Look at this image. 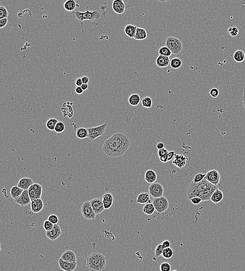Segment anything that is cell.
<instances>
[{
	"instance_id": "cell-1",
	"label": "cell",
	"mask_w": 245,
	"mask_h": 271,
	"mask_svg": "<svg viewBox=\"0 0 245 271\" xmlns=\"http://www.w3.org/2000/svg\"><path fill=\"white\" fill-rule=\"evenodd\" d=\"M131 145L128 137L123 133L117 132L105 141L102 150L110 158L122 156Z\"/></svg>"
},
{
	"instance_id": "cell-2",
	"label": "cell",
	"mask_w": 245,
	"mask_h": 271,
	"mask_svg": "<svg viewBox=\"0 0 245 271\" xmlns=\"http://www.w3.org/2000/svg\"><path fill=\"white\" fill-rule=\"evenodd\" d=\"M89 8V7H87L86 11L84 12L79 11V10L74 11L72 12L73 16L76 21L81 23L83 33H84L83 28V22L84 21H87L91 24L98 26V24H100L102 21L104 20L106 16V11L97 10L90 11Z\"/></svg>"
},
{
	"instance_id": "cell-3",
	"label": "cell",
	"mask_w": 245,
	"mask_h": 271,
	"mask_svg": "<svg viewBox=\"0 0 245 271\" xmlns=\"http://www.w3.org/2000/svg\"><path fill=\"white\" fill-rule=\"evenodd\" d=\"M86 263L91 271H102L106 267V258L99 252H93L87 258Z\"/></svg>"
},
{
	"instance_id": "cell-4",
	"label": "cell",
	"mask_w": 245,
	"mask_h": 271,
	"mask_svg": "<svg viewBox=\"0 0 245 271\" xmlns=\"http://www.w3.org/2000/svg\"><path fill=\"white\" fill-rule=\"evenodd\" d=\"M214 186L215 185L212 184L205 178L199 183H194L192 181L187 188V196L188 199L190 200L193 197H196V194L199 193L209 190Z\"/></svg>"
},
{
	"instance_id": "cell-5",
	"label": "cell",
	"mask_w": 245,
	"mask_h": 271,
	"mask_svg": "<svg viewBox=\"0 0 245 271\" xmlns=\"http://www.w3.org/2000/svg\"><path fill=\"white\" fill-rule=\"evenodd\" d=\"M165 46L172 52V54L178 55L183 51V45L181 40L175 37H169L165 41Z\"/></svg>"
},
{
	"instance_id": "cell-6",
	"label": "cell",
	"mask_w": 245,
	"mask_h": 271,
	"mask_svg": "<svg viewBox=\"0 0 245 271\" xmlns=\"http://www.w3.org/2000/svg\"><path fill=\"white\" fill-rule=\"evenodd\" d=\"M107 126V124L105 123L104 124L101 125L99 126L87 128L89 132L88 139L91 141H93L96 139V138L103 135L106 131Z\"/></svg>"
},
{
	"instance_id": "cell-7",
	"label": "cell",
	"mask_w": 245,
	"mask_h": 271,
	"mask_svg": "<svg viewBox=\"0 0 245 271\" xmlns=\"http://www.w3.org/2000/svg\"><path fill=\"white\" fill-rule=\"evenodd\" d=\"M81 211L83 217L86 220H93L97 215L92 207L90 201H86L82 204Z\"/></svg>"
},
{
	"instance_id": "cell-8",
	"label": "cell",
	"mask_w": 245,
	"mask_h": 271,
	"mask_svg": "<svg viewBox=\"0 0 245 271\" xmlns=\"http://www.w3.org/2000/svg\"><path fill=\"white\" fill-rule=\"evenodd\" d=\"M152 203L154 205L156 211L159 213H164L169 207L168 199L164 196L159 198H154Z\"/></svg>"
},
{
	"instance_id": "cell-9",
	"label": "cell",
	"mask_w": 245,
	"mask_h": 271,
	"mask_svg": "<svg viewBox=\"0 0 245 271\" xmlns=\"http://www.w3.org/2000/svg\"><path fill=\"white\" fill-rule=\"evenodd\" d=\"M149 194L153 198L162 197L164 194V187L162 184L159 183H154L149 187Z\"/></svg>"
},
{
	"instance_id": "cell-10",
	"label": "cell",
	"mask_w": 245,
	"mask_h": 271,
	"mask_svg": "<svg viewBox=\"0 0 245 271\" xmlns=\"http://www.w3.org/2000/svg\"><path fill=\"white\" fill-rule=\"evenodd\" d=\"M28 191L31 200L41 199L42 194V188L39 184L34 183L29 188Z\"/></svg>"
},
{
	"instance_id": "cell-11",
	"label": "cell",
	"mask_w": 245,
	"mask_h": 271,
	"mask_svg": "<svg viewBox=\"0 0 245 271\" xmlns=\"http://www.w3.org/2000/svg\"><path fill=\"white\" fill-rule=\"evenodd\" d=\"M204 178L212 184L217 186L221 179V175L216 169H212L206 173Z\"/></svg>"
},
{
	"instance_id": "cell-12",
	"label": "cell",
	"mask_w": 245,
	"mask_h": 271,
	"mask_svg": "<svg viewBox=\"0 0 245 271\" xmlns=\"http://www.w3.org/2000/svg\"><path fill=\"white\" fill-rule=\"evenodd\" d=\"M61 234H62L61 228L58 224H55L52 230L45 232L46 236L52 241H54L58 239Z\"/></svg>"
},
{
	"instance_id": "cell-13",
	"label": "cell",
	"mask_w": 245,
	"mask_h": 271,
	"mask_svg": "<svg viewBox=\"0 0 245 271\" xmlns=\"http://www.w3.org/2000/svg\"><path fill=\"white\" fill-rule=\"evenodd\" d=\"M91 205L96 215L99 214L105 210L102 200L99 198H94L91 200Z\"/></svg>"
},
{
	"instance_id": "cell-14",
	"label": "cell",
	"mask_w": 245,
	"mask_h": 271,
	"mask_svg": "<svg viewBox=\"0 0 245 271\" xmlns=\"http://www.w3.org/2000/svg\"><path fill=\"white\" fill-rule=\"evenodd\" d=\"M31 201L32 200L29 197L28 190H24L22 194H21V196L16 199L14 200L15 203H17L22 207H25L29 205V203H31Z\"/></svg>"
},
{
	"instance_id": "cell-15",
	"label": "cell",
	"mask_w": 245,
	"mask_h": 271,
	"mask_svg": "<svg viewBox=\"0 0 245 271\" xmlns=\"http://www.w3.org/2000/svg\"><path fill=\"white\" fill-rule=\"evenodd\" d=\"M113 11L118 14H122L126 10V5L122 0H114L112 4Z\"/></svg>"
},
{
	"instance_id": "cell-16",
	"label": "cell",
	"mask_w": 245,
	"mask_h": 271,
	"mask_svg": "<svg viewBox=\"0 0 245 271\" xmlns=\"http://www.w3.org/2000/svg\"><path fill=\"white\" fill-rule=\"evenodd\" d=\"M44 204L42 199L32 200L30 203L31 211L34 213H39L43 209Z\"/></svg>"
},
{
	"instance_id": "cell-17",
	"label": "cell",
	"mask_w": 245,
	"mask_h": 271,
	"mask_svg": "<svg viewBox=\"0 0 245 271\" xmlns=\"http://www.w3.org/2000/svg\"><path fill=\"white\" fill-rule=\"evenodd\" d=\"M59 266L64 271H73L77 267V263H71L65 261L60 258L58 260Z\"/></svg>"
},
{
	"instance_id": "cell-18",
	"label": "cell",
	"mask_w": 245,
	"mask_h": 271,
	"mask_svg": "<svg viewBox=\"0 0 245 271\" xmlns=\"http://www.w3.org/2000/svg\"><path fill=\"white\" fill-rule=\"evenodd\" d=\"M61 259L65 261L76 263L77 262V258L76 253L71 250H68L63 253L61 256Z\"/></svg>"
},
{
	"instance_id": "cell-19",
	"label": "cell",
	"mask_w": 245,
	"mask_h": 271,
	"mask_svg": "<svg viewBox=\"0 0 245 271\" xmlns=\"http://www.w3.org/2000/svg\"><path fill=\"white\" fill-rule=\"evenodd\" d=\"M34 184L32 178L29 177H24L18 181L17 186L23 190H29V188Z\"/></svg>"
},
{
	"instance_id": "cell-20",
	"label": "cell",
	"mask_w": 245,
	"mask_h": 271,
	"mask_svg": "<svg viewBox=\"0 0 245 271\" xmlns=\"http://www.w3.org/2000/svg\"><path fill=\"white\" fill-rule=\"evenodd\" d=\"M102 200L103 202L104 207L105 210L109 209L112 207L113 204V195L110 193H107L102 196Z\"/></svg>"
},
{
	"instance_id": "cell-21",
	"label": "cell",
	"mask_w": 245,
	"mask_h": 271,
	"mask_svg": "<svg viewBox=\"0 0 245 271\" xmlns=\"http://www.w3.org/2000/svg\"><path fill=\"white\" fill-rule=\"evenodd\" d=\"M170 60L169 57H164L159 55L156 60V64L159 68L166 67L170 64Z\"/></svg>"
},
{
	"instance_id": "cell-22",
	"label": "cell",
	"mask_w": 245,
	"mask_h": 271,
	"mask_svg": "<svg viewBox=\"0 0 245 271\" xmlns=\"http://www.w3.org/2000/svg\"><path fill=\"white\" fill-rule=\"evenodd\" d=\"M157 176L156 172L152 169H148L146 171L144 175V178L147 183L153 184L157 180Z\"/></svg>"
},
{
	"instance_id": "cell-23",
	"label": "cell",
	"mask_w": 245,
	"mask_h": 271,
	"mask_svg": "<svg viewBox=\"0 0 245 271\" xmlns=\"http://www.w3.org/2000/svg\"><path fill=\"white\" fill-rule=\"evenodd\" d=\"M223 197H224V194H223L222 190L217 188L212 194L210 200L213 203L217 204L222 200Z\"/></svg>"
},
{
	"instance_id": "cell-24",
	"label": "cell",
	"mask_w": 245,
	"mask_h": 271,
	"mask_svg": "<svg viewBox=\"0 0 245 271\" xmlns=\"http://www.w3.org/2000/svg\"><path fill=\"white\" fill-rule=\"evenodd\" d=\"M79 8V5L76 4L74 0H66L63 3V8L66 11L69 12H73L76 8Z\"/></svg>"
},
{
	"instance_id": "cell-25",
	"label": "cell",
	"mask_w": 245,
	"mask_h": 271,
	"mask_svg": "<svg viewBox=\"0 0 245 271\" xmlns=\"http://www.w3.org/2000/svg\"><path fill=\"white\" fill-rule=\"evenodd\" d=\"M147 32L146 29L141 27H138L136 31V35L134 39L136 40H143L147 38Z\"/></svg>"
},
{
	"instance_id": "cell-26",
	"label": "cell",
	"mask_w": 245,
	"mask_h": 271,
	"mask_svg": "<svg viewBox=\"0 0 245 271\" xmlns=\"http://www.w3.org/2000/svg\"><path fill=\"white\" fill-rule=\"evenodd\" d=\"M151 201L150 194L147 192H142L139 194L136 199L137 203L141 204H145Z\"/></svg>"
},
{
	"instance_id": "cell-27",
	"label": "cell",
	"mask_w": 245,
	"mask_h": 271,
	"mask_svg": "<svg viewBox=\"0 0 245 271\" xmlns=\"http://www.w3.org/2000/svg\"><path fill=\"white\" fill-rule=\"evenodd\" d=\"M137 28H138L137 27L133 24H127L126 26L125 27V29H124L125 34L129 38H134L135 35H136V31Z\"/></svg>"
},
{
	"instance_id": "cell-28",
	"label": "cell",
	"mask_w": 245,
	"mask_h": 271,
	"mask_svg": "<svg viewBox=\"0 0 245 271\" xmlns=\"http://www.w3.org/2000/svg\"><path fill=\"white\" fill-rule=\"evenodd\" d=\"M24 190L19 188L18 186H14L12 187L10 190V194L12 198L14 200H16L21 196Z\"/></svg>"
},
{
	"instance_id": "cell-29",
	"label": "cell",
	"mask_w": 245,
	"mask_h": 271,
	"mask_svg": "<svg viewBox=\"0 0 245 271\" xmlns=\"http://www.w3.org/2000/svg\"><path fill=\"white\" fill-rule=\"evenodd\" d=\"M129 103L131 106H136L139 104L141 102V97L139 94L134 93L130 95L128 99Z\"/></svg>"
},
{
	"instance_id": "cell-30",
	"label": "cell",
	"mask_w": 245,
	"mask_h": 271,
	"mask_svg": "<svg viewBox=\"0 0 245 271\" xmlns=\"http://www.w3.org/2000/svg\"><path fill=\"white\" fill-rule=\"evenodd\" d=\"M76 135L79 139H83L89 137V132L87 128L80 127L76 130Z\"/></svg>"
},
{
	"instance_id": "cell-31",
	"label": "cell",
	"mask_w": 245,
	"mask_h": 271,
	"mask_svg": "<svg viewBox=\"0 0 245 271\" xmlns=\"http://www.w3.org/2000/svg\"><path fill=\"white\" fill-rule=\"evenodd\" d=\"M233 58L237 63H241L245 60V53L241 50H238L235 52Z\"/></svg>"
},
{
	"instance_id": "cell-32",
	"label": "cell",
	"mask_w": 245,
	"mask_h": 271,
	"mask_svg": "<svg viewBox=\"0 0 245 271\" xmlns=\"http://www.w3.org/2000/svg\"><path fill=\"white\" fill-rule=\"evenodd\" d=\"M155 208L154 205L153 204V203H147L145 204L143 207V211L145 214L150 215L153 214L154 213L155 211Z\"/></svg>"
},
{
	"instance_id": "cell-33",
	"label": "cell",
	"mask_w": 245,
	"mask_h": 271,
	"mask_svg": "<svg viewBox=\"0 0 245 271\" xmlns=\"http://www.w3.org/2000/svg\"><path fill=\"white\" fill-rule=\"evenodd\" d=\"M182 60L178 57H173L170 60V65L173 69H178L182 66Z\"/></svg>"
},
{
	"instance_id": "cell-34",
	"label": "cell",
	"mask_w": 245,
	"mask_h": 271,
	"mask_svg": "<svg viewBox=\"0 0 245 271\" xmlns=\"http://www.w3.org/2000/svg\"><path fill=\"white\" fill-rule=\"evenodd\" d=\"M186 158H185V156L183 155H175V159L173 161V164H175L176 166H177L178 168H179L180 166V162H181V163L185 166L186 163Z\"/></svg>"
},
{
	"instance_id": "cell-35",
	"label": "cell",
	"mask_w": 245,
	"mask_h": 271,
	"mask_svg": "<svg viewBox=\"0 0 245 271\" xmlns=\"http://www.w3.org/2000/svg\"><path fill=\"white\" fill-rule=\"evenodd\" d=\"M58 122V120H57V119H54V118L49 119L45 122L46 127L49 130H51V131L55 130V126Z\"/></svg>"
},
{
	"instance_id": "cell-36",
	"label": "cell",
	"mask_w": 245,
	"mask_h": 271,
	"mask_svg": "<svg viewBox=\"0 0 245 271\" xmlns=\"http://www.w3.org/2000/svg\"><path fill=\"white\" fill-rule=\"evenodd\" d=\"M159 54L164 57H169L172 55V52L166 46H163L159 50Z\"/></svg>"
},
{
	"instance_id": "cell-37",
	"label": "cell",
	"mask_w": 245,
	"mask_h": 271,
	"mask_svg": "<svg viewBox=\"0 0 245 271\" xmlns=\"http://www.w3.org/2000/svg\"><path fill=\"white\" fill-rule=\"evenodd\" d=\"M142 106L146 109H150L152 106V99L150 97H145L141 101Z\"/></svg>"
},
{
	"instance_id": "cell-38",
	"label": "cell",
	"mask_w": 245,
	"mask_h": 271,
	"mask_svg": "<svg viewBox=\"0 0 245 271\" xmlns=\"http://www.w3.org/2000/svg\"><path fill=\"white\" fill-rule=\"evenodd\" d=\"M173 251L170 248H165L163 252L162 256L165 259H168L173 257Z\"/></svg>"
},
{
	"instance_id": "cell-39",
	"label": "cell",
	"mask_w": 245,
	"mask_h": 271,
	"mask_svg": "<svg viewBox=\"0 0 245 271\" xmlns=\"http://www.w3.org/2000/svg\"><path fill=\"white\" fill-rule=\"evenodd\" d=\"M65 129V125L64 122L59 121L55 127V132L58 134H61L64 132Z\"/></svg>"
},
{
	"instance_id": "cell-40",
	"label": "cell",
	"mask_w": 245,
	"mask_h": 271,
	"mask_svg": "<svg viewBox=\"0 0 245 271\" xmlns=\"http://www.w3.org/2000/svg\"><path fill=\"white\" fill-rule=\"evenodd\" d=\"M8 10L4 6H0V19L8 18Z\"/></svg>"
},
{
	"instance_id": "cell-41",
	"label": "cell",
	"mask_w": 245,
	"mask_h": 271,
	"mask_svg": "<svg viewBox=\"0 0 245 271\" xmlns=\"http://www.w3.org/2000/svg\"><path fill=\"white\" fill-rule=\"evenodd\" d=\"M206 174H198L196 175H195L192 181L194 183H199L200 181H201L202 180L204 179V178L206 177Z\"/></svg>"
},
{
	"instance_id": "cell-42",
	"label": "cell",
	"mask_w": 245,
	"mask_h": 271,
	"mask_svg": "<svg viewBox=\"0 0 245 271\" xmlns=\"http://www.w3.org/2000/svg\"><path fill=\"white\" fill-rule=\"evenodd\" d=\"M164 249V248L163 247L162 244L157 245V246L156 248H155V256L156 258H158L159 256H162L163 252Z\"/></svg>"
},
{
	"instance_id": "cell-43",
	"label": "cell",
	"mask_w": 245,
	"mask_h": 271,
	"mask_svg": "<svg viewBox=\"0 0 245 271\" xmlns=\"http://www.w3.org/2000/svg\"><path fill=\"white\" fill-rule=\"evenodd\" d=\"M159 269L160 271H170L172 266L168 262H163L160 264Z\"/></svg>"
},
{
	"instance_id": "cell-44",
	"label": "cell",
	"mask_w": 245,
	"mask_h": 271,
	"mask_svg": "<svg viewBox=\"0 0 245 271\" xmlns=\"http://www.w3.org/2000/svg\"><path fill=\"white\" fill-rule=\"evenodd\" d=\"M228 32L230 36L233 37H235L237 36L239 34V29L237 27H230L228 29Z\"/></svg>"
},
{
	"instance_id": "cell-45",
	"label": "cell",
	"mask_w": 245,
	"mask_h": 271,
	"mask_svg": "<svg viewBox=\"0 0 245 271\" xmlns=\"http://www.w3.org/2000/svg\"><path fill=\"white\" fill-rule=\"evenodd\" d=\"M53 226H54V224H52L48 220H45L43 223V228L45 230V232L52 230L53 228Z\"/></svg>"
},
{
	"instance_id": "cell-46",
	"label": "cell",
	"mask_w": 245,
	"mask_h": 271,
	"mask_svg": "<svg viewBox=\"0 0 245 271\" xmlns=\"http://www.w3.org/2000/svg\"><path fill=\"white\" fill-rule=\"evenodd\" d=\"M48 220L54 225L58 224L59 222V217L56 215L51 214L48 217Z\"/></svg>"
},
{
	"instance_id": "cell-47",
	"label": "cell",
	"mask_w": 245,
	"mask_h": 271,
	"mask_svg": "<svg viewBox=\"0 0 245 271\" xmlns=\"http://www.w3.org/2000/svg\"><path fill=\"white\" fill-rule=\"evenodd\" d=\"M210 94L212 98H216L219 96V91L216 88H212L210 91Z\"/></svg>"
},
{
	"instance_id": "cell-48",
	"label": "cell",
	"mask_w": 245,
	"mask_h": 271,
	"mask_svg": "<svg viewBox=\"0 0 245 271\" xmlns=\"http://www.w3.org/2000/svg\"><path fill=\"white\" fill-rule=\"evenodd\" d=\"M168 152H169V151L166 148H164L163 149L158 150V155H159V158L161 156H166V155H168Z\"/></svg>"
},
{
	"instance_id": "cell-49",
	"label": "cell",
	"mask_w": 245,
	"mask_h": 271,
	"mask_svg": "<svg viewBox=\"0 0 245 271\" xmlns=\"http://www.w3.org/2000/svg\"><path fill=\"white\" fill-rule=\"evenodd\" d=\"M190 200L193 204H199L202 202V199L198 197H193Z\"/></svg>"
},
{
	"instance_id": "cell-50",
	"label": "cell",
	"mask_w": 245,
	"mask_h": 271,
	"mask_svg": "<svg viewBox=\"0 0 245 271\" xmlns=\"http://www.w3.org/2000/svg\"><path fill=\"white\" fill-rule=\"evenodd\" d=\"M8 23V18L0 19V28L2 29L3 28H4V27L6 26V25Z\"/></svg>"
},
{
	"instance_id": "cell-51",
	"label": "cell",
	"mask_w": 245,
	"mask_h": 271,
	"mask_svg": "<svg viewBox=\"0 0 245 271\" xmlns=\"http://www.w3.org/2000/svg\"><path fill=\"white\" fill-rule=\"evenodd\" d=\"M176 152L174 151H169L168 154V161H169L170 160H172L174 156H175Z\"/></svg>"
},
{
	"instance_id": "cell-52",
	"label": "cell",
	"mask_w": 245,
	"mask_h": 271,
	"mask_svg": "<svg viewBox=\"0 0 245 271\" xmlns=\"http://www.w3.org/2000/svg\"><path fill=\"white\" fill-rule=\"evenodd\" d=\"M162 245L164 249L169 248L170 246V242L168 240H164L163 242Z\"/></svg>"
},
{
	"instance_id": "cell-53",
	"label": "cell",
	"mask_w": 245,
	"mask_h": 271,
	"mask_svg": "<svg viewBox=\"0 0 245 271\" xmlns=\"http://www.w3.org/2000/svg\"><path fill=\"white\" fill-rule=\"evenodd\" d=\"M75 84H76V86L77 87H81L82 84H83L82 78H78L76 79V81H75Z\"/></svg>"
},
{
	"instance_id": "cell-54",
	"label": "cell",
	"mask_w": 245,
	"mask_h": 271,
	"mask_svg": "<svg viewBox=\"0 0 245 271\" xmlns=\"http://www.w3.org/2000/svg\"><path fill=\"white\" fill-rule=\"evenodd\" d=\"M75 91H76V93L77 94H81L84 92V90L82 89L81 87H76L75 88Z\"/></svg>"
},
{
	"instance_id": "cell-55",
	"label": "cell",
	"mask_w": 245,
	"mask_h": 271,
	"mask_svg": "<svg viewBox=\"0 0 245 271\" xmlns=\"http://www.w3.org/2000/svg\"><path fill=\"white\" fill-rule=\"evenodd\" d=\"M159 160H160V161L162 162H163V163H166V162H168V155L161 156V157H159Z\"/></svg>"
},
{
	"instance_id": "cell-56",
	"label": "cell",
	"mask_w": 245,
	"mask_h": 271,
	"mask_svg": "<svg viewBox=\"0 0 245 271\" xmlns=\"http://www.w3.org/2000/svg\"><path fill=\"white\" fill-rule=\"evenodd\" d=\"M164 146H165V145H164V143H163V142H159V143H157V149H158V150H160V149H163V148H164Z\"/></svg>"
},
{
	"instance_id": "cell-57",
	"label": "cell",
	"mask_w": 245,
	"mask_h": 271,
	"mask_svg": "<svg viewBox=\"0 0 245 271\" xmlns=\"http://www.w3.org/2000/svg\"><path fill=\"white\" fill-rule=\"evenodd\" d=\"M82 82H83V83H88L89 82V77H87L86 76H83L82 77Z\"/></svg>"
},
{
	"instance_id": "cell-58",
	"label": "cell",
	"mask_w": 245,
	"mask_h": 271,
	"mask_svg": "<svg viewBox=\"0 0 245 271\" xmlns=\"http://www.w3.org/2000/svg\"><path fill=\"white\" fill-rule=\"evenodd\" d=\"M81 87L82 88L84 91L86 90L87 89L89 88V85L87 84V83H83Z\"/></svg>"
},
{
	"instance_id": "cell-59",
	"label": "cell",
	"mask_w": 245,
	"mask_h": 271,
	"mask_svg": "<svg viewBox=\"0 0 245 271\" xmlns=\"http://www.w3.org/2000/svg\"><path fill=\"white\" fill-rule=\"evenodd\" d=\"M243 106L245 109V92L243 93Z\"/></svg>"
},
{
	"instance_id": "cell-60",
	"label": "cell",
	"mask_w": 245,
	"mask_h": 271,
	"mask_svg": "<svg viewBox=\"0 0 245 271\" xmlns=\"http://www.w3.org/2000/svg\"><path fill=\"white\" fill-rule=\"evenodd\" d=\"M177 271V270H173V271Z\"/></svg>"
}]
</instances>
